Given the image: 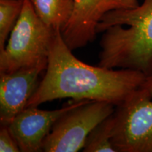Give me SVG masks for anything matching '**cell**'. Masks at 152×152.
<instances>
[{"mask_svg": "<svg viewBox=\"0 0 152 152\" xmlns=\"http://www.w3.org/2000/svg\"><path fill=\"white\" fill-rule=\"evenodd\" d=\"M146 77L134 70H114L81 61L65 43L61 32L57 30L46 73L27 107L65 98L106 102L117 106L139 90Z\"/></svg>", "mask_w": 152, "mask_h": 152, "instance_id": "1", "label": "cell"}, {"mask_svg": "<svg viewBox=\"0 0 152 152\" xmlns=\"http://www.w3.org/2000/svg\"><path fill=\"white\" fill-rule=\"evenodd\" d=\"M104 32L100 41L99 66L152 74V0L134 8L113 10L96 28Z\"/></svg>", "mask_w": 152, "mask_h": 152, "instance_id": "2", "label": "cell"}, {"mask_svg": "<svg viewBox=\"0 0 152 152\" xmlns=\"http://www.w3.org/2000/svg\"><path fill=\"white\" fill-rule=\"evenodd\" d=\"M56 31L38 17L31 0H23L21 13L8 43L0 52V72L33 68L46 71Z\"/></svg>", "mask_w": 152, "mask_h": 152, "instance_id": "3", "label": "cell"}, {"mask_svg": "<svg viewBox=\"0 0 152 152\" xmlns=\"http://www.w3.org/2000/svg\"><path fill=\"white\" fill-rule=\"evenodd\" d=\"M111 141L116 152H152V98L141 89L115 106Z\"/></svg>", "mask_w": 152, "mask_h": 152, "instance_id": "4", "label": "cell"}, {"mask_svg": "<svg viewBox=\"0 0 152 152\" xmlns=\"http://www.w3.org/2000/svg\"><path fill=\"white\" fill-rule=\"evenodd\" d=\"M106 102L85 101L62 115L44 140L42 151L77 152L83 149L90 132L115 111Z\"/></svg>", "mask_w": 152, "mask_h": 152, "instance_id": "5", "label": "cell"}, {"mask_svg": "<svg viewBox=\"0 0 152 152\" xmlns=\"http://www.w3.org/2000/svg\"><path fill=\"white\" fill-rule=\"evenodd\" d=\"M139 4L138 0H74L73 14L61 30L63 39L72 51L83 48L94 40L96 28L104 15Z\"/></svg>", "mask_w": 152, "mask_h": 152, "instance_id": "6", "label": "cell"}, {"mask_svg": "<svg viewBox=\"0 0 152 152\" xmlns=\"http://www.w3.org/2000/svg\"><path fill=\"white\" fill-rule=\"evenodd\" d=\"M87 100L75 101L56 110H42L37 106L26 107L8 125L21 152L42 151L44 140L53 125L66 112Z\"/></svg>", "mask_w": 152, "mask_h": 152, "instance_id": "7", "label": "cell"}, {"mask_svg": "<svg viewBox=\"0 0 152 152\" xmlns=\"http://www.w3.org/2000/svg\"><path fill=\"white\" fill-rule=\"evenodd\" d=\"M40 68L0 72V123L9 125L27 104L39 84Z\"/></svg>", "mask_w": 152, "mask_h": 152, "instance_id": "8", "label": "cell"}, {"mask_svg": "<svg viewBox=\"0 0 152 152\" xmlns=\"http://www.w3.org/2000/svg\"><path fill=\"white\" fill-rule=\"evenodd\" d=\"M39 18L54 30H61L72 16L74 0H31Z\"/></svg>", "mask_w": 152, "mask_h": 152, "instance_id": "9", "label": "cell"}, {"mask_svg": "<svg viewBox=\"0 0 152 152\" xmlns=\"http://www.w3.org/2000/svg\"><path fill=\"white\" fill-rule=\"evenodd\" d=\"M23 0H0V52L21 13Z\"/></svg>", "mask_w": 152, "mask_h": 152, "instance_id": "10", "label": "cell"}, {"mask_svg": "<svg viewBox=\"0 0 152 152\" xmlns=\"http://www.w3.org/2000/svg\"><path fill=\"white\" fill-rule=\"evenodd\" d=\"M113 114V113H112ZM111 114V115H112ZM111 115L95 127L87 137L84 152H116L111 143Z\"/></svg>", "mask_w": 152, "mask_h": 152, "instance_id": "11", "label": "cell"}, {"mask_svg": "<svg viewBox=\"0 0 152 152\" xmlns=\"http://www.w3.org/2000/svg\"><path fill=\"white\" fill-rule=\"evenodd\" d=\"M0 151L1 152H18L20 148L9 130L8 125H1L0 130Z\"/></svg>", "mask_w": 152, "mask_h": 152, "instance_id": "12", "label": "cell"}, {"mask_svg": "<svg viewBox=\"0 0 152 152\" xmlns=\"http://www.w3.org/2000/svg\"><path fill=\"white\" fill-rule=\"evenodd\" d=\"M140 89L152 98V74L146 77Z\"/></svg>", "mask_w": 152, "mask_h": 152, "instance_id": "13", "label": "cell"}]
</instances>
